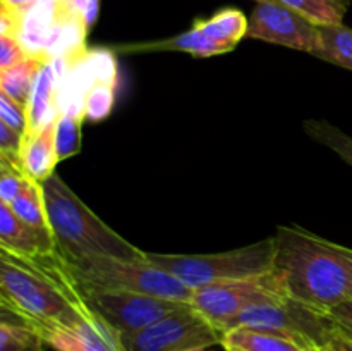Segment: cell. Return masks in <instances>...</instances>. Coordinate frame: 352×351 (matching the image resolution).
I'll use <instances>...</instances> for the list:
<instances>
[{
	"label": "cell",
	"instance_id": "cell-16",
	"mask_svg": "<svg viewBox=\"0 0 352 351\" xmlns=\"http://www.w3.org/2000/svg\"><path fill=\"white\" fill-rule=\"evenodd\" d=\"M226 351H315L291 337L253 327H234L223 332Z\"/></svg>",
	"mask_w": 352,
	"mask_h": 351
},
{
	"label": "cell",
	"instance_id": "cell-10",
	"mask_svg": "<svg viewBox=\"0 0 352 351\" xmlns=\"http://www.w3.org/2000/svg\"><path fill=\"white\" fill-rule=\"evenodd\" d=\"M248 38L315 55L322 47L320 26L278 2H261L248 17Z\"/></svg>",
	"mask_w": 352,
	"mask_h": 351
},
{
	"label": "cell",
	"instance_id": "cell-2",
	"mask_svg": "<svg viewBox=\"0 0 352 351\" xmlns=\"http://www.w3.org/2000/svg\"><path fill=\"white\" fill-rule=\"evenodd\" d=\"M274 240V270L289 298L323 312L352 299V248L296 226H278Z\"/></svg>",
	"mask_w": 352,
	"mask_h": 351
},
{
	"label": "cell",
	"instance_id": "cell-17",
	"mask_svg": "<svg viewBox=\"0 0 352 351\" xmlns=\"http://www.w3.org/2000/svg\"><path fill=\"white\" fill-rule=\"evenodd\" d=\"M47 61L40 57H28L26 61L12 65V67L0 69V92L6 93L9 98L16 100L21 105L28 107L33 93L38 74Z\"/></svg>",
	"mask_w": 352,
	"mask_h": 351
},
{
	"label": "cell",
	"instance_id": "cell-31",
	"mask_svg": "<svg viewBox=\"0 0 352 351\" xmlns=\"http://www.w3.org/2000/svg\"><path fill=\"white\" fill-rule=\"evenodd\" d=\"M323 351H352V336L337 326Z\"/></svg>",
	"mask_w": 352,
	"mask_h": 351
},
{
	"label": "cell",
	"instance_id": "cell-21",
	"mask_svg": "<svg viewBox=\"0 0 352 351\" xmlns=\"http://www.w3.org/2000/svg\"><path fill=\"white\" fill-rule=\"evenodd\" d=\"M45 339L36 329L10 317L0 320V351H43Z\"/></svg>",
	"mask_w": 352,
	"mask_h": 351
},
{
	"label": "cell",
	"instance_id": "cell-15",
	"mask_svg": "<svg viewBox=\"0 0 352 351\" xmlns=\"http://www.w3.org/2000/svg\"><path fill=\"white\" fill-rule=\"evenodd\" d=\"M120 48L126 52H186L192 57H213V55L229 54L236 48V45L213 40L192 24L191 30L172 38L151 41V43L124 45Z\"/></svg>",
	"mask_w": 352,
	"mask_h": 351
},
{
	"label": "cell",
	"instance_id": "cell-24",
	"mask_svg": "<svg viewBox=\"0 0 352 351\" xmlns=\"http://www.w3.org/2000/svg\"><path fill=\"white\" fill-rule=\"evenodd\" d=\"M85 117L78 114H58L55 123V148L58 162L74 157L81 151V126Z\"/></svg>",
	"mask_w": 352,
	"mask_h": 351
},
{
	"label": "cell",
	"instance_id": "cell-4",
	"mask_svg": "<svg viewBox=\"0 0 352 351\" xmlns=\"http://www.w3.org/2000/svg\"><path fill=\"white\" fill-rule=\"evenodd\" d=\"M144 258L188 288L198 289L215 282L253 277L270 272L274 268L275 240L272 236L254 244L219 253L182 255L144 251Z\"/></svg>",
	"mask_w": 352,
	"mask_h": 351
},
{
	"label": "cell",
	"instance_id": "cell-20",
	"mask_svg": "<svg viewBox=\"0 0 352 351\" xmlns=\"http://www.w3.org/2000/svg\"><path fill=\"white\" fill-rule=\"evenodd\" d=\"M12 209V212L19 217L23 222L30 224L31 227H36L41 231H50L48 222L47 205H45V195L41 182L30 179L21 195L12 203H7Z\"/></svg>",
	"mask_w": 352,
	"mask_h": 351
},
{
	"label": "cell",
	"instance_id": "cell-14",
	"mask_svg": "<svg viewBox=\"0 0 352 351\" xmlns=\"http://www.w3.org/2000/svg\"><path fill=\"white\" fill-rule=\"evenodd\" d=\"M58 117V116H57ZM54 120L41 127L38 133L24 138L23 153H21V167L24 174L36 182L47 181L55 174L58 164L57 148H55V123Z\"/></svg>",
	"mask_w": 352,
	"mask_h": 351
},
{
	"label": "cell",
	"instance_id": "cell-34",
	"mask_svg": "<svg viewBox=\"0 0 352 351\" xmlns=\"http://www.w3.org/2000/svg\"><path fill=\"white\" fill-rule=\"evenodd\" d=\"M256 2L258 3H261V2H278V0H256ZM278 3H280V2H278Z\"/></svg>",
	"mask_w": 352,
	"mask_h": 351
},
{
	"label": "cell",
	"instance_id": "cell-18",
	"mask_svg": "<svg viewBox=\"0 0 352 351\" xmlns=\"http://www.w3.org/2000/svg\"><path fill=\"white\" fill-rule=\"evenodd\" d=\"M195 26L199 28L206 36L236 47L244 36H248V17L239 9L232 7L219 10L206 19L195 21Z\"/></svg>",
	"mask_w": 352,
	"mask_h": 351
},
{
	"label": "cell",
	"instance_id": "cell-27",
	"mask_svg": "<svg viewBox=\"0 0 352 351\" xmlns=\"http://www.w3.org/2000/svg\"><path fill=\"white\" fill-rule=\"evenodd\" d=\"M0 120L24 136L28 129V109L0 92Z\"/></svg>",
	"mask_w": 352,
	"mask_h": 351
},
{
	"label": "cell",
	"instance_id": "cell-33",
	"mask_svg": "<svg viewBox=\"0 0 352 351\" xmlns=\"http://www.w3.org/2000/svg\"><path fill=\"white\" fill-rule=\"evenodd\" d=\"M184 351H210L208 348H195V350H184Z\"/></svg>",
	"mask_w": 352,
	"mask_h": 351
},
{
	"label": "cell",
	"instance_id": "cell-25",
	"mask_svg": "<svg viewBox=\"0 0 352 351\" xmlns=\"http://www.w3.org/2000/svg\"><path fill=\"white\" fill-rule=\"evenodd\" d=\"M113 102H116V83H95L85 100V119L93 123L107 119L112 112Z\"/></svg>",
	"mask_w": 352,
	"mask_h": 351
},
{
	"label": "cell",
	"instance_id": "cell-26",
	"mask_svg": "<svg viewBox=\"0 0 352 351\" xmlns=\"http://www.w3.org/2000/svg\"><path fill=\"white\" fill-rule=\"evenodd\" d=\"M28 181L30 178L24 174L21 165L0 157V202L12 203L21 195Z\"/></svg>",
	"mask_w": 352,
	"mask_h": 351
},
{
	"label": "cell",
	"instance_id": "cell-5",
	"mask_svg": "<svg viewBox=\"0 0 352 351\" xmlns=\"http://www.w3.org/2000/svg\"><path fill=\"white\" fill-rule=\"evenodd\" d=\"M67 265L81 291L82 289L131 291L189 303L192 298L191 288L172 277L168 272L155 267L146 258L122 260V258L95 257L67 262Z\"/></svg>",
	"mask_w": 352,
	"mask_h": 351
},
{
	"label": "cell",
	"instance_id": "cell-8",
	"mask_svg": "<svg viewBox=\"0 0 352 351\" xmlns=\"http://www.w3.org/2000/svg\"><path fill=\"white\" fill-rule=\"evenodd\" d=\"M223 332L192 306L175 310L138 332L122 336L126 351H184L222 346Z\"/></svg>",
	"mask_w": 352,
	"mask_h": 351
},
{
	"label": "cell",
	"instance_id": "cell-7",
	"mask_svg": "<svg viewBox=\"0 0 352 351\" xmlns=\"http://www.w3.org/2000/svg\"><path fill=\"white\" fill-rule=\"evenodd\" d=\"M234 327L268 330L291 337L315 351H323L337 323L333 322L329 312L305 305L292 298H285L282 301L250 306L230 323L229 329Z\"/></svg>",
	"mask_w": 352,
	"mask_h": 351
},
{
	"label": "cell",
	"instance_id": "cell-12",
	"mask_svg": "<svg viewBox=\"0 0 352 351\" xmlns=\"http://www.w3.org/2000/svg\"><path fill=\"white\" fill-rule=\"evenodd\" d=\"M0 248L24 257L58 251L50 231L36 229L23 222L12 212V209L2 202H0Z\"/></svg>",
	"mask_w": 352,
	"mask_h": 351
},
{
	"label": "cell",
	"instance_id": "cell-6",
	"mask_svg": "<svg viewBox=\"0 0 352 351\" xmlns=\"http://www.w3.org/2000/svg\"><path fill=\"white\" fill-rule=\"evenodd\" d=\"M289 298L280 275L270 272L253 277L232 279L192 289L191 303L215 327L226 332L230 323L250 306Z\"/></svg>",
	"mask_w": 352,
	"mask_h": 351
},
{
	"label": "cell",
	"instance_id": "cell-11",
	"mask_svg": "<svg viewBox=\"0 0 352 351\" xmlns=\"http://www.w3.org/2000/svg\"><path fill=\"white\" fill-rule=\"evenodd\" d=\"M55 351H126L122 336L98 315L71 327H58L43 336Z\"/></svg>",
	"mask_w": 352,
	"mask_h": 351
},
{
	"label": "cell",
	"instance_id": "cell-3",
	"mask_svg": "<svg viewBox=\"0 0 352 351\" xmlns=\"http://www.w3.org/2000/svg\"><path fill=\"white\" fill-rule=\"evenodd\" d=\"M55 244L67 262L109 257L143 260L144 251L107 226L55 172L41 182Z\"/></svg>",
	"mask_w": 352,
	"mask_h": 351
},
{
	"label": "cell",
	"instance_id": "cell-9",
	"mask_svg": "<svg viewBox=\"0 0 352 351\" xmlns=\"http://www.w3.org/2000/svg\"><path fill=\"white\" fill-rule=\"evenodd\" d=\"M81 295L89 310L105 320L110 327H113L120 336L138 332L162 317L191 305L189 301H181V299H168L131 291L82 289Z\"/></svg>",
	"mask_w": 352,
	"mask_h": 351
},
{
	"label": "cell",
	"instance_id": "cell-19",
	"mask_svg": "<svg viewBox=\"0 0 352 351\" xmlns=\"http://www.w3.org/2000/svg\"><path fill=\"white\" fill-rule=\"evenodd\" d=\"M322 47L316 57L352 71V28L346 24L320 26Z\"/></svg>",
	"mask_w": 352,
	"mask_h": 351
},
{
	"label": "cell",
	"instance_id": "cell-28",
	"mask_svg": "<svg viewBox=\"0 0 352 351\" xmlns=\"http://www.w3.org/2000/svg\"><path fill=\"white\" fill-rule=\"evenodd\" d=\"M24 136L19 131L12 129L6 123L0 120V157L21 165V153H23ZM23 169V167H21Z\"/></svg>",
	"mask_w": 352,
	"mask_h": 351
},
{
	"label": "cell",
	"instance_id": "cell-23",
	"mask_svg": "<svg viewBox=\"0 0 352 351\" xmlns=\"http://www.w3.org/2000/svg\"><path fill=\"white\" fill-rule=\"evenodd\" d=\"M302 127L309 138L318 141L323 147L330 148L333 153L339 155L346 164L352 167V136L322 119H308L302 124Z\"/></svg>",
	"mask_w": 352,
	"mask_h": 351
},
{
	"label": "cell",
	"instance_id": "cell-35",
	"mask_svg": "<svg viewBox=\"0 0 352 351\" xmlns=\"http://www.w3.org/2000/svg\"><path fill=\"white\" fill-rule=\"evenodd\" d=\"M339 2H340V3H344V6L349 7V2H351V0H339Z\"/></svg>",
	"mask_w": 352,
	"mask_h": 351
},
{
	"label": "cell",
	"instance_id": "cell-1",
	"mask_svg": "<svg viewBox=\"0 0 352 351\" xmlns=\"http://www.w3.org/2000/svg\"><path fill=\"white\" fill-rule=\"evenodd\" d=\"M0 306L2 317L28 323L41 337L95 315L58 251L24 257L0 248Z\"/></svg>",
	"mask_w": 352,
	"mask_h": 351
},
{
	"label": "cell",
	"instance_id": "cell-29",
	"mask_svg": "<svg viewBox=\"0 0 352 351\" xmlns=\"http://www.w3.org/2000/svg\"><path fill=\"white\" fill-rule=\"evenodd\" d=\"M30 57L16 34H0V69L12 67Z\"/></svg>",
	"mask_w": 352,
	"mask_h": 351
},
{
	"label": "cell",
	"instance_id": "cell-30",
	"mask_svg": "<svg viewBox=\"0 0 352 351\" xmlns=\"http://www.w3.org/2000/svg\"><path fill=\"white\" fill-rule=\"evenodd\" d=\"M329 313L330 317H332L333 322H336L344 332L351 334L352 336V299L340 303V305H337L336 308L330 310Z\"/></svg>",
	"mask_w": 352,
	"mask_h": 351
},
{
	"label": "cell",
	"instance_id": "cell-22",
	"mask_svg": "<svg viewBox=\"0 0 352 351\" xmlns=\"http://www.w3.org/2000/svg\"><path fill=\"white\" fill-rule=\"evenodd\" d=\"M282 6L296 10L316 26L344 24L347 6L339 0H278Z\"/></svg>",
	"mask_w": 352,
	"mask_h": 351
},
{
	"label": "cell",
	"instance_id": "cell-13",
	"mask_svg": "<svg viewBox=\"0 0 352 351\" xmlns=\"http://www.w3.org/2000/svg\"><path fill=\"white\" fill-rule=\"evenodd\" d=\"M60 76L55 69L54 62L47 61L38 74L34 83L33 93H31L30 103H28V129L24 138L38 133L41 127L47 126L50 120L58 116V86H60Z\"/></svg>",
	"mask_w": 352,
	"mask_h": 351
},
{
	"label": "cell",
	"instance_id": "cell-32",
	"mask_svg": "<svg viewBox=\"0 0 352 351\" xmlns=\"http://www.w3.org/2000/svg\"><path fill=\"white\" fill-rule=\"evenodd\" d=\"M41 0H2V9L23 17L30 9H33Z\"/></svg>",
	"mask_w": 352,
	"mask_h": 351
}]
</instances>
